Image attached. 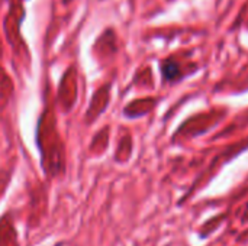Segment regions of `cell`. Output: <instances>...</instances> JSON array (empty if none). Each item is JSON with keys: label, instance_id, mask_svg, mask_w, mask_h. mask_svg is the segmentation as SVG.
Masks as SVG:
<instances>
[{"label": "cell", "instance_id": "obj_1", "mask_svg": "<svg viewBox=\"0 0 248 246\" xmlns=\"http://www.w3.org/2000/svg\"><path fill=\"white\" fill-rule=\"evenodd\" d=\"M161 71H163V75L166 80L169 81H173L179 77L180 74V70H179V65L174 62V61H166L161 67Z\"/></svg>", "mask_w": 248, "mask_h": 246}]
</instances>
